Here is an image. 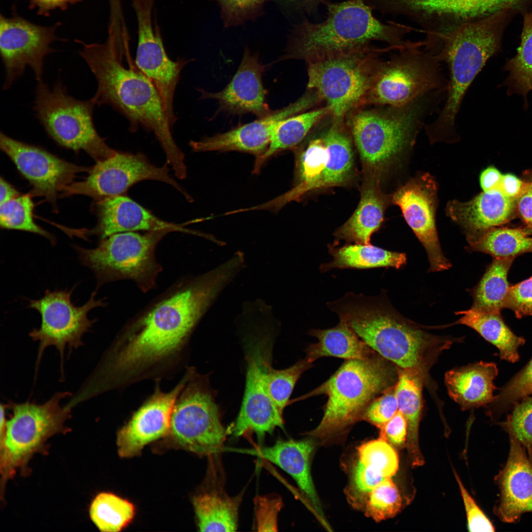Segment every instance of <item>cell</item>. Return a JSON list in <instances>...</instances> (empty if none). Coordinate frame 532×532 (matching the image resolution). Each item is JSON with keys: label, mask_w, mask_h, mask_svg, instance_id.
I'll list each match as a JSON object with an SVG mask.
<instances>
[{"label": "cell", "mask_w": 532, "mask_h": 532, "mask_svg": "<svg viewBox=\"0 0 532 532\" xmlns=\"http://www.w3.org/2000/svg\"><path fill=\"white\" fill-rule=\"evenodd\" d=\"M98 220L96 226L88 233L98 236L100 240L115 233L144 231L167 230L197 234L185 227L165 221L128 197L118 195L96 201Z\"/></svg>", "instance_id": "cell-25"}, {"label": "cell", "mask_w": 532, "mask_h": 532, "mask_svg": "<svg viewBox=\"0 0 532 532\" xmlns=\"http://www.w3.org/2000/svg\"><path fill=\"white\" fill-rule=\"evenodd\" d=\"M58 23L45 27L16 15L0 16V52L5 77L3 89H9L23 75L27 66L33 70L37 81L42 80L45 57L53 52L51 44L58 40Z\"/></svg>", "instance_id": "cell-18"}, {"label": "cell", "mask_w": 532, "mask_h": 532, "mask_svg": "<svg viewBox=\"0 0 532 532\" xmlns=\"http://www.w3.org/2000/svg\"><path fill=\"white\" fill-rule=\"evenodd\" d=\"M323 4L327 12L324 21L313 23L304 19L293 27L283 60H300L307 63L374 44L375 41L397 48L405 44L402 38V25L380 21L365 0L327 1Z\"/></svg>", "instance_id": "cell-4"}, {"label": "cell", "mask_w": 532, "mask_h": 532, "mask_svg": "<svg viewBox=\"0 0 532 532\" xmlns=\"http://www.w3.org/2000/svg\"><path fill=\"white\" fill-rule=\"evenodd\" d=\"M96 104L92 99L80 100L67 94L58 81L51 89L38 81L33 109L47 134L59 145L74 151L83 150L96 162L113 156L98 133L93 120Z\"/></svg>", "instance_id": "cell-11"}, {"label": "cell", "mask_w": 532, "mask_h": 532, "mask_svg": "<svg viewBox=\"0 0 532 532\" xmlns=\"http://www.w3.org/2000/svg\"><path fill=\"white\" fill-rule=\"evenodd\" d=\"M525 185L522 180L511 173L503 174L499 190L507 197L516 200L521 194Z\"/></svg>", "instance_id": "cell-56"}, {"label": "cell", "mask_w": 532, "mask_h": 532, "mask_svg": "<svg viewBox=\"0 0 532 532\" xmlns=\"http://www.w3.org/2000/svg\"><path fill=\"white\" fill-rule=\"evenodd\" d=\"M386 478L366 467L359 459L354 464L348 490V497L356 507H364L372 490Z\"/></svg>", "instance_id": "cell-48"}, {"label": "cell", "mask_w": 532, "mask_h": 532, "mask_svg": "<svg viewBox=\"0 0 532 532\" xmlns=\"http://www.w3.org/2000/svg\"><path fill=\"white\" fill-rule=\"evenodd\" d=\"M323 0V3H324V2H325V1H331V0Z\"/></svg>", "instance_id": "cell-61"}, {"label": "cell", "mask_w": 532, "mask_h": 532, "mask_svg": "<svg viewBox=\"0 0 532 532\" xmlns=\"http://www.w3.org/2000/svg\"><path fill=\"white\" fill-rule=\"evenodd\" d=\"M331 115L330 109L324 105L283 120L273 131L267 150L257 157L254 172H259L271 156L298 144L321 121Z\"/></svg>", "instance_id": "cell-34"}, {"label": "cell", "mask_w": 532, "mask_h": 532, "mask_svg": "<svg viewBox=\"0 0 532 532\" xmlns=\"http://www.w3.org/2000/svg\"><path fill=\"white\" fill-rule=\"evenodd\" d=\"M398 369L395 394L398 410L407 424L406 447L413 467L422 466L424 458L419 443V429L423 407L422 388L427 378L415 371Z\"/></svg>", "instance_id": "cell-30"}, {"label": "cell", "mask_w": 532, "mask_h": 532, "mask_svg": "<svg viewBox=\"0 0 532 532\" xmlns=\"http://www.w3.org/2000/svg\"><path fill=\"white\" fill-rule=\"evenodd\" d=\"M0 147L32 186V194L43 197L54 206L63 190L81 172L91 167L65 161L38 146L0 133Z\"/></svg>", "instance_id": "cell-19"}, {"label": "cell", "mask_w": 532, "mask_h": 532, "mask_svg": "<svg viewBox=\"0 0 532 532\" xmlns=\"http://www.w3.org/2000/svg\"><path fill=\"white\" fill-rule=\"evenodd\" d=\"M264 68L257 56L246 48L236 73L224 89L217 93L199 90L200 98L217 100L220 109L229 113H251L259 118L265 117L272 111L266 103L263 84Z\"/></svg>", "instance_id": "cell-24"}, {"label": "cell", "mask_w": 532, "mask_h": 532, "mask_svg": "<svg viewBox=\"0 0 532 532\" xmlns=\"http://www.w3.org/2000/svg\"><path fill=\"white\" fill-rule=\"evenodd\" d=\"M146 180L168 184L190 200L185 190L171 178L166 165L156 166L142 153L117 151L112 157L97 162L86 178L68 185L60 197L81 195L98 201L109 197L123 195L134 184Z\"/></svg>", "instance_id": "cell-16"}, {"label": "cell", "mask_w": 532, "mask_h": 532, "mask_svg": "<svg viewBox=\"0 0 532 532\" xmlns=\"http://www.w3.org/2000/svg\"><path fill=\"white\" fill-rule=\"evenodd\" d=\"M503 174L497 168L490 166L481 173L479 181L483 192H488L499 190Z\"/></svg>", "instance_id": "cell-57"}, {"label": "cell", "mask_w": 532, "mask_h": 532, "mask_svg": "<svg viewBox=\"0 0 532 532\" xmlns=\"http://www.w3.org/2000/svg\"><path fill=\"white\" fill-rule=\"evenodd\" d=\"M221 481L217 474L213 485L193 498L198 528L200 532H233L238 528L242 494L230 496Z\"/></svg>", "instance_id": "cell-29"}, {"label": "cell", "mask_w": 532, "mask_h": 532, "mask_svg": "<svg viewBox=\"0 0 532 532\" xmlns=\"http://www.w3.org/2000/svg\"><path fill=\"white\" fill-rule=\"evenodd\" d=\"M454 475L464 504L469 531L472 532L495 531V528L492 523L478 507L463 485L455 471H454Z\"/></svg>", "instance_id": "cell-52"}, {"label": "cell", "mask_w": 532, "mask_h": 532, "mask_svg": "<svg viewBox=\"0 0 532 532\" xmlns=\"http://www.w3.org/2000/svg\"><path fill=\"white\" fill-rule=\"evenodd\" d=\"M498 372L495 363L482 361L450 370L445 374L448 394L463 410L486 406L494 399Z\"/></svg>", "instance_id": "cell-28"}, {"label": "cell", "mask_w": 532, "mask_h": 532, "mask_svg": "<svg viewBox=\"0 0 532 532\" xmlns=\"http://www.w3.org/2000/svg\"><path fill=\"white\" fill-rule=\"evenodd\" d=\"M513 0H476L474 10V19L483 15L494 14L501 7L509 4Z\"/></svg>", "instance_id": "cell-58"}, {"label": "cell", "mask_w": 532, "mask_h": 532, "mask_svg": "<svg viewBox=\"0 0 532 532\" xmlns=\"http://www.w3.org/2000/svg\"><path fill=\"white\" fill-rule=\"evenodd\" d=\"M499 16L493 14L467 21L443 35L441 47L435 52L446 63L449 79L445 101L433 122L424 129L433 141L457 137L456 119L464 97L488 60L497 51L499 41Z\"/></svg>", "instance_id": "cell-5"}, {"label": "cell", "mask_w": 532, "mask_h": 532, "mask_svg": "<svg viewBox=\"0 0 532 532\" xmlns=\"http://www.w3.org/2000/svg\"><path fill=\"white\" fill-rule=\"evenodd\" d=\"M398 378V367L377 353L364 359L347 360L328 380L304 397H328L322 420L307 434L323 439L346 430L362 420L370 402L394 386Z\"/></svg>", "instance_id": "cell-7"}, {"label": "cell", "mask_w": 532, "mask_h": 532, "mask_svg": "<svg viewBox=\"0 0 532 532\" xmlns=\"http://www.w3.org/2000/svg\"><path fill=\"white\" fill-rule=\"evenodd\" d=\"M74 289L46 290L41 298L28 300V306L38 311L41 318L39 328L34 329L29 334L33 340L39 343L38 361L49 346H55L63 359L66 346L71 350L82 345L83 335L90 331L96 321L88 318V313L96 307L107 304L103 299H96V290L87 302L76 306L71 298Z\"/></svg>", "instance_id": "cell-15"}, {"label": "cell", "mask_w": 532, "mask_h": 532, "mask_svg": "<svg viewBox=\"0 0 532 532\" xmlns=\"http://www.w3.org/2000/svg\"><path fill=\"white\" fill-rule=\"evenodd\" d=\"M402 507L398 488L391 478H386L370 493L364 506L366 515L376 522L395 516Z\"/></svg>", "instance_id": "cell-45"}, {"label": "cell", "mask_w": 532, "mask_h": 532, "mask_svg": "<svg viewBox=\"0 0 532 532\" xmlns=\"http://www.w3.org/2000/svg\"><path fill=\"white\" fill-rule=\"evenodd\" d=\"M532 395V357L527 364L500 389L487 406V413L496 421Z\"/></svg>", "instance_id": "cell-40"}, {"label": "cell", "mask_w": 532, "mask_h": 532, "mask_svg": "<svg viewBox=\"0 0 532 532\" xmlns=\"http://www.w3.org/2000/svg\"><path fill=\"white\" fill-rule=\"evenodd\" d=\"M305 358L293 366L281 370L274 369L270 364L266 373V383L270 398L283 413L296 382L301 375L311 366Z\"/></svg>", "instance_id": "cell-43"}, {"label": "cell", "mask_w": 532, "mask_h": 532, "mask_svg": "<svg viewBox=\"0 0 532 532\" xmlns=\"http://www.w3.org/2000/svg\"><path fill=\"white\" fill-rule=\"evenodd\" d=\"M456 314L461 317L456 324L466 326L477 332L498 348L501 360L512 363L518 361V349L526 340L511 331L501 313L485 312L471 307L457 312Z\"/></svg>", "instance_id": "cell-31"}, {"label": "cell", "mask_w": 532, "mask_h": 532, "mask_svg": "<svg viewBox=\"0 0 532 532\" xmlns=\"http://www.w3.org/2000/svg\"><path fill=\"white\" fill-rule=\"evenodd\" d=\"M137 23L138 42L134 62L155 86L172 129L177 120L174 109L175 90L181 71L189 62L183 58L171 60L165 50L161 31L153 23L155 0H131Z\"/></svg>", "instance_id": "cell-17"}, {"label": "cell", "mask_w": 532, "mask_h": 532, "mask_svg": "<svg viewBox=\"0 0 532 532\" xmlns=\"http://www.w3.org/2000/svg\"><path fill=\"white\" fill-rule=\"evenodd\" d=\"M406 43L379 61L365 104L400 106L431 92L446 90L448 80L433 49Z\"/></svg>", "instance_id": "cell-10"}, {"label": "cell", "mask_w": 532, "mask_h": 532, "mask_svg": "<svg viewBox=\"0 0 532 532\" xmlns=\"http://www.w3.org/2000/svg\"><path fill=\"white\" fill-rule=\"evenodd\" d=\"M68 395L67 392H59L42 404L30 402L11 404L12 415L6 421L4 432L0 434L3 488L18 469L24 471L31 457L43 450L50 437L68 430L65 423L70 417V408L61 403Z\"/></svg>", "instance_id": "cell-12"}, {"label": "cell", "mask_w": 532, "mask_h": 532, "mask_svg": "<svg viewBox=\"0 0 532 532\" xmlns=\"http://www.w3.org/2000/svg\"><path fill=\"white\" fill-rule=\"evenodd\" d=\"M436 186L426 173L411 179L394 194L392 201L398 205L411 229L424 247L431 272L449 269L451 263L443 255L435 222Z\"/></svg>", "instance_id": "cell-20"}, {"label": "cell", "mask_w": 532, "mask_h": 532, "mask_svg": "<svg viewBox=\"0 0 532 532\" xmlns=\"http://www.w3.org/2000/svg\"><path fill=\"white\" fill-rule=\"evenodd\" d=\"M524 181L523 189L516 199V213L523 227L532 235V176Z\"/></svg>", "instance_id": "cell-54"}, {"label": "cell", "mask_w": 532, "mask_h": 532, "mask_svg": "<svg viewBox=\"0 0 532 532\" xmlns=\"http://www.w3.org/2000/svg\"><path fill=\"white\" fill-rule=\"evenodd\" d=\"M33 208L34 203L30 194L20 195L0 204V227L34 233L45 237L54 244V236L35 223Z\"/></svg>", "instance_id": "cell-41"}, {"label": "cell", "mask_w": 532, "mask_h": 532, "mask_svg": "<svg viewBox=\"0 0 532 532\" xmlns=\"http://www.w3.org/2000/svg\"><path fill=\"white\" fill-rule=\"evenodd\" d=\"M80 42V55L97 81L91 99L96 105L111 106L126 118L132 132L141 127L152 133L165 153L166 163L175 172L183 170L184 154L174 140L159 94L131 56L128 66L125 65L124 58L130 53L108 38L103 43Z\"/></svg>", "instance_id": "cell-2"}, {"label": "cell", "mask_w": 532, "mask_h": 532, "mask_svg": "<svg viewBox=\"0 0 532 532\" xmlns=\"http://www.w3.org/2000/svg\"><path fill=\"white\" fill-rule=\"evenodd\" d=\"M372 10L382 13H402L406 9L426 17L451 16L464 20L471 19L476 0H366Z\"/></svg>", "instance_id": "cell-36"}, {"label": "cell", "mask_w": 532, "mask_h": 532, "mask_svg": "<svg viewBox=\"0 0 532 532\" xmlns=\"http://www.w3.org/2000/svg\"><path fill=\"white\" fill-rule=\"evenodd\" d=\"M135 514L133 504L114 494L102 492L91 502V520L103 532H118L131 522Z\"/></svg>", "instance_id": "cell-39"}, {"label": "cell", "mask_w": 532, "mask_h": 532, "mask_svg": "<svg viewBox=\"0 0 532 532\" xmlns=\"http://www.w3.org/2000/svg\"><path fill=\"white\" fill-rule=\"evenodd\" d=\"M309 334L318 339L317 343L311 344L306 351L305 358L312 363L324 357L364 359L376 353L340 321L332 328L311 330Z\"/></svg>", "instance_id": "cell-32"}, {"label": "cell", "mask_w": 532, "mask_h": 532, "mask_svg": "<svg viewBox=\"0 0 532 532\" xmlns=\"http://www.w3.org/2000/svg\"><path fill=\"white\" fill-rule=\"evenodd\" d=\"M514 257L494 258L473 292L472 307L489 312L501 313L511 285L508 274Z\"/></svg>", "instance_id": "cell-37"}, {"label": "cell", "mask_w": 532, "mask_h": 532, "mask_svg": "<svg viewBox=\"0 0 532 532\" xmlns=\"http://www.w3.org/2000/svg\"><path fill=\"white\" fill-rule=\"evenodd\" d=\"M448 216L465 230L470 242L489 230L503 225L517 215L516 200L499 190L483 192L469 201H450Z\"/></svg>", "instance_id": "cell-26"}, {"label": "cell", "mask_w": 532, "mask_h": 532, "mask_svg": "<svg viewBox=\"0 0 532 532\" xmlns=\"http://www.w3.org/2000/svg\"><path fill=\"white\" fill-rule=\"evenodd\" d=\"M379 430V437L392 446L401 448L406 445L407 424L404 416L399 410Z\"/></svg>", "instance_id": "cell-53"}, {"label": "cell", "mask_w": 532, "mask_h": 532, "mask_svg": "<svg viewBox=\"0 0 532 532\" xmlns=\"http://www.w3.org/2000/svg\"><path fill=\"white\" fill-rule=\"evenodd\" d=\"M167 230L119 233L100 240L98 246L87 249L74 245L81 264L90 268L97 281L98 290L109 282L133 281L143 293L156 285L163 267L156 257V247Z\"/></svg>", "instance_id": "cell-9"}, {"label": "cell", "mask_w": 532, "mask_h": 532, "mask_svg": "<svg viewBox=\"0 0 532 532\" xmlns=\"http://www.w3.org/2000/svg\"><path fill=\"white\" fill-rule=\"evenodd\" d=\"M443 95L436 91L404 105L365 104L349 112L345 123L363 162L379 167L411 148Z\"/></svg>", "instance_id": "cell-6"}, {"label": "cell", "mask_w": 532, "mask_h": 532, "mask_svg": "<svg viewBox=\"0 0 532 532\" xmlns=\"http://www.w3.org/2000/svg\"><path fill=\"white\" fill-rule=\"evenodd\" d=\"M270 321L265 318L254 319V328L245 338L247 369L245 391L232 429L235 437L255 433L260 443L266 434H271L276 428L284 427L283 413L270 398L266 383L267 369L271 364L273 341Z\"/></svg>", "instance_id": "cell-13"}, {"label": "cell", "mask_w": 532, "mask_h": 532, "mask_svg": "<svg viewBox=\"0 0 532 532\" xmlns=\"http://www.w3.org/2000/svg\"><path fill=\"white\" fill-rule=\"evenodd\" d=\"M169 433L181 447L201 456H216L227 432L204 378H189L180 393L172 413Z\"/></svg>", "instance_id": "cell-14"}, {"label": "cell", "mask_w": 532, "mask_h": 532, "mask_svg": "<svg viewBox=\"0 0 532 532\" xmlns=\"http://www.w3.org/2000/svg\"><path fill=\"white\" fill-rule=\"evenodd\" d=\"M297 7L308 14L312 13L318 8L323 0H294Z\"/></svg>", "instance_id": "cell-60"}, {"label": "cell", "mask_w": 532, "mask_h": 532, "mask_svg": "<svg viewBox=\"0 0 532 532\" xmlns=\"http://www.w3.org/2000/svg\"><path fill=\"white\" fill-rule=\"evenodd\" d=\"M395 386L370 402L364 413L362 420L379 429L395 415L398 410Z\"/></svg>", "instance_id": "cell-49"}, {"label": "cell", "mask_w": 532, "mask_h": 532, "mask_svg": "<svg viewBox=\"0 0 532 532\" xmlns=\"http://www.w3.org/2000/svg\"><path fill=\"white\" fill-rule=\"evenodd\" d=\"M255 502L258 531H277L278 514L283 505L281 498L276 495L260 496L256 498Z\"/></svg>", "instance_id": "cell-50"}, {"label": "cell", "mask_w": 532, "mask_h": 532, "mask_svg": "<svg viewBox=\"0 0 532 532\" xmlns=\"http://www.w3.org/2000/svg\"><path fill=\"white\" fill-rule=\"evenodd\" d=\"M20 193L11 184L2 177L0 179V204L8 201L19 196Z\"/></svg>", "instance_id": "cell-59"}, {"label": "cell", "mask_w": 532, "mask_h": 532, "mask_svg": "<svg viewBox=\"0 0 532 532\" xmlns=\"http://www.w3.org/2000/svg\"><path fill=\"white\" fill-rule=\"evenodd\" d=\"M500 426L516 438L527 450L532 452V397L516 404Z\"/></svg>", "instance_id": "cell-46"}, {"label": "cell", "mask_w": 532, "mask_h": 532, "mask_svg": "<svg viewBox=\"0 0 532 532\" xmlns=\"http://www.w3.org/2000/svg\"><path fill=\"white\" fill-rule=\"evenodd\" d=\"M190 372L172 390H156L118 432V454L130 458L140 453L144 446L169 433L175 403L187 383Z\"/></svg>", "instance_id": "cell-22"}, {"label": "cell", "mask_w": 532, "mask_h": 532, "mask_svg": "<svg viewBox=\"0 0 532 532\" xmlns=\"http://www.w3.org/2000/svg\"><path fill=\"white\" fill-rule=\"evenodd\" d=\"M242 269L240 262L231 257L207 272L173 283L120 332L114 353L119 366L140 373L176 353Z\"/></svg>", "instance_id": "cell-1"}, {"label": "cell", "mask_w": 532, "mask_h": 532, "mask_svg": "<svg viewBox=\"0 0 532 532\" xmlns=\"http://www.w3.org/2000/svg\"><path fill=\"white\" fill-rule=\"evenodd\" d=\"M320 102L317 94L307 89L301 97L287 106L226 133L191 141L189 145L196 152L237 151L258 157L267 150L273 131L283 120L312 109Z\"/></svg>", "instance_id": "cell-21"}, {"label": "cell", "mask_w": 532, "mask_h": 532, "mask_svg": "<svg viewBox=\"0 0 532 532\" xmlns=\"http://www.w3.org/2000/svg\"><path fill=\"white\" fill-rule=\"evenodd\" d=\"M508 68L513 90L526 95L532 89V13L524 16L520 45Z\"/></svg>", "instance_id": "cell-42"}, {"label": "cell", "mask_w": 532, "mask_h": 532, "mask_svg": "<svg viewBox=\"0 0 532 532\" xmlns=\"http://www.w3.org/2000/svg\"><path fill=\"white\" fill-rule=\"evenodd\" d=\"M394 49L372 44L307 62V89L318 94L332 117L344 119L365 104L379 61Z\"/></svg>", "instance_id": "cell-8"}, {"label": "cell", "mask_w": 532, "mask_h": 532, "mask_svg": "<svg viewBox=\"0 0 532 532\" xmlns=\"http://www.w3.org/2000/svg\"><path fill=\"white\" fill-rule=\"evenodd\" d=\"M469 243L472 251L489 254L493 258H516L532 253V235L523 227H495Z\"/></svg>", "instance_id": "cell-38"}, {"label": "cell", "mask_w": 532, "mask_h": 532, "mask_svg": "<svg viewBox=\"0 0 532 532\" xmlns=\"http://www.w3.org/2000/svg\"><path fill=\"white\" fill-rule=\"evenodd\" d=\"M505 308L512 310L518 319L532 316V276L510 285Z\"/></svg>", "instance_id": "cell-51"}, {"label": "cell", "mask_w": 532, "mask_h": 532, "mask_svg": "<svg viewBox=\"0 0 532 532\" xmlns=\"http://www.w3.org/2000/svg\"><path fill=\"white\" fill-rule=\"evenodd\" d=\"M327 306L375 352L398 368L418 372L427 378L439 355L455 340L430 333L404 318L384 292L375 297L349 292Z\"/></svg>", "instance_id": "cell-3"}, {"label": "cell", "mask_w": 532, "mask_h": 532, "mask_svg": "<svg viewBox=\"0 0 532 532\" xmlns=\"http://www.w3.org/2000/svg\"><path fill=\"white\" fill-rule=\"evenodd\" d=\"M329 253L332 257V261L320 266L322 272L333 268H399L406 261L404 253L388 251L371 244H347L338 248L331 247Z\"/></svg>", "instance_id": "cell-33"}, {"label": "cell", "mask_w": 532, "mask_h": 532, "mask_svg": "<svg viewBox=\"0 0 532 532\" xmlns=\"http://www.w3.org/2000/svg\"><path fill=\"white\" fill-rule=\"evenodd\" d=\"M221 9L225 28L256 19L263 12L264 4L271 0H215Z\"/></svg>", "instance_id": "cell-47"}, {"label": "cell", "mask_w": 532, "mask_h": 532, "mask_svg": "<svg viewBox=\"0 0 532 532\" xmlns=\"http://www.w3.org/2000/svg\"><path fill=\"white\" fill-rule=\"evenodd\" d=\"M314 448V443L310 439H279L271 446L261 447L256 453L293 477L304 496L327 525L310 472V460Z\"/></svg>", "instance_id": "cell-27"}, {"label": "cell", "mask_w": 532, "mask_h": 532, "mask_svg": "<svg viewBox=\"0 0 532 532\" xmlns=\"http://www.w3.org/2000/svg\"><path fill=\"white\" fill-rule=\"evenodd\" d=\"M82 0H29L30 8H37L39 15L48 16L50 12L56 9H66L69 5L75 4Z\"/></svg>", "instance_id": "cell-55"}, {"label": "cell", "mask_w": 532, "mask_h": 532, "mask_svg": "<svg viewBox=\"0 0 532 532\" xmlns=\"http://www.w3.org/2000/svg\"><path fill=\"white\" fill-rule=\"evenodd\" d=\"M359 460L368 468L384 478L397 472L399 458L394 447L383 439L364 443L358 448Z\"/></svg>", "instance_id": "cell-44"}, {"label": "cell", "mask_w": 532, "mask_h": 532, "mask_svg": "<svg viewBox=\"0 0 532 532\" xmlns=\"http://www.w3.org/2000/svg\"><path fill=\"white\" fill-rule=\"evenodd\" d=\"M384 202L375 188L365 189L356 210L336 232V236L355 244L369 245L372 234L380 227Z\"/></svg>", "instance_id": "cell-35"}, {"label": "cell", "mask_w": 532, "mask_h": 532, "mask_svg": "<svg viewBox=\"0 0 532 532\" xmlns=\"http://www.w3.org/2000/svg\"><path fill=\"white\" fill-rule=\"evenodd\" d=\"M507 462L496 477L500 499L494 513L504 522L514 523L523 513L532 512V454L509 435Z\"/></svg>", "instance_id": "cell-23"}]
</instances>
